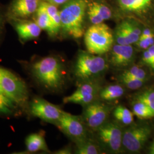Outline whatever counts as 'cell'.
I'll return each instance as SVG.
<instances>
[{"instance_id": "6da1fadb", "label": "cell", "mask_w": 154, "mask_h": 154, "mask_svg": "<svg viewBox=\"0 0 154 154\" xmlns=\"http://www.w3.org/2000/svg\"><path fill=\"white\" fill-rule=\"evenodd\" d=\"M30 70L36 82L51 91H58L65 86L66 72L65 65L54 56L42 58L33 63Z\"/></svg>"}, {"instance_id": "7a4b0ae2", "label": "cell", "mask_w": 154, "mask_h": 154, "mask_svg": "<svg viewBox=\"0 0 154 154\" xmlns=\"http://www.w3.org/2000/svg\"><path fill=\"white\" fill-rule=\"evenodd\" d=\"M90 0H70L60 11L61 30L66 36L81 38L85 34L84 21Z\"/></svg>"}, {"instance_id": "3957f363", "label": "cell", "mask_w": 154, "mask_h": 154, "mask_svg": "<svg viewBox=\"0 0 154 154\" xmlns=\"http://www.w3.org/2000/svg\"><path fill=\"white\" fill-rule=\"evenodd\" d=\"M107 69L105 58L88 52L81 51L77 56L74 67V73L81 82L92 81Z\"/></svg>"}, {"instance_id": "277c9868", "label": "cell", "mask_w": 154, "mask_h": 154, "mask_svg": "<svg viewBox=\"0 0 154 154\" xmlns=\"http://www.w3.org/2000/svg\"><path fill=\"white\" fill-rule=\"evenodd\" d=\"M84 39L88 51L95 55L110 51L114 41L111 30L103 23L91 26L84 34Z\"/></svg>"}, {"instance_id": "5b68a950", "label": "cell", "mask_w": 154, "mask_h": 154, "mask_svg": "<svg viewBox=\"0 0 154 154\" xmlns=\"http://www.w3.org/2000/svg\"><path fill=\"white\" fill-rule=\"evenodd\" d=\"M0 88L2 93L17 105L24 106L28 102L29 93L25 83L9 70L0 67Z\"/></svg>"}, {"instance_id": "8992f818", "label": "cell", "mask_w": 154, "mask_h": 154, "mask_svg": "<svg viewBox=\"0 0 154 154\" xmlns=\"http://www.w3.org/2000/svg\"><path fill=\"white\" fill-rule=\"evenodd\" d=\"M151 134V128L147 125H135L123 131L122 147L127 152L136 153L143 149Z\"/></svg>"}, {"instance_id": "52a82bcc", "label": "cell", "mask_w": 154, "mask_h": 154, "mask_svg": "<svg viewBox=\"0 0 154 154\" xmlns=\"http://www.w3.org/2000/svg\"><path fill=\"white\" fill-rule=\"evenodd\" d=\"M100 143L109 151L119 153L122 148L123 131L116 123H105L97 130Z\"/></svg>"}, {"instance_id": "ba28073f", "label": "cell", "mask_w": 154, "mask_h": 154, "mask_svg": "<svg viewBox=\"0 0 154 154\" xmlns=\"http://www.w3.org/2000/svg\"><path fill=\"white\" fill-rule=\"evenodd\" d=\"M56 125L69 138L76 143L86 138L85 126L79 116L63 111Z\"/></svg>"}, {"instance_id": "9c48e42d", "label": "cell", "mask_w": 154, "mask_h": 154, "mask_svg": "<svg viewBox=\"0 0 154 154\" xmlns=\"http://www.w3.org/2000/svg\"><path fill=\"white\" fill-rule=\"evenodd\" d=\"M30 111L32 116L55 125L63 112L57 106L38 97L30 102Z\"/></svg>"}, {"instance_id": "30bf717a", "label": "cell", "mask_w": 154, "mask_h": 154, "mask_svg": "<svg viewBox=\"0 0 154 154\" xmlns=\"http://www.w3.org/2000/svg\"><path fill=\"white\" fill-rule=\"evenodd\" d=\"M109 112L108 106L95 100L86 106L83 120L90 128L97 130L106 123Z\"/></svg>"}, {"instance_id": "8fae6325", "label": "cell", "mask_w": 154, "mask_h": 154, "mask_svg": "<svg viewBox=\"0 0 154 154\" xmlns=\"http://www.w3.org/2000/svg\"><path fill=\"white\" fill-rule=\"evenodd\" d=\"M99 86L92 81L83 82L77 90L63 99L64 103H75L87 106L95 100L100 92Z\"/></svg>"}, {"instance_id": "7c38bea8", "label": "cell", "mask_w": 154, "mask_h": 154, "mask_svg": "<svg viewBox=\"0 0 154 154\" xmlns=\"http://www.w3.org/2000/svg\"><path fill=\"white\" fill-rule=\"evenodd\" d=\"M119 11L123 14L146 17L154 11V0H116Z\"/></svg>"}, {"instance_id": "4fadbf2b", "label": "cell", "mask_w": 154, "mask_h": 154, "mask_svg": "<svg viewBox=\"0 0 154 154\" xmlns=\"http://www.w3.org/2000/svg\"><path fill=\"white\" fill-rule=\"evenodd\" d=\"M39 0H13L10 6L8 16L11 20H26L37 11Z\"/></svg>"}, {"instance_id": "5bb4252c", "label": "cell", "mask_w": 154, "mask_h": 154, "mask_svg": "<svg viewBox=\"0 0 154 154\" xmlns=\"http://www.w3.org/2000/svg\"><path fill=\"white\" fill-rule=\"evenodd\" d=\"M135 51L131 45L116 44L111 48L110 63L117 68L128 66L134 61Z\"/></svg>"}, {"instance_id": "9a60e30c", "label": "cell", "mask_w": 154, "mask_h": 154, "mask_svg": "<svg viewBox=\"0 0 154 154\" xmlns=\"http://www.w3.org/2000/svg\"><path fill=\"white\" fill-rule=\"evenodd\" d=\"M19 38L22 42L37 38L42 29L35 22L26 20H13Z\"/></svg>"}, {"instance_id": "2e32d148", "label": "cell", "mask_w": 154, "mask_h": 154, "mask_svg": "<svg viewBox=\"0 0 154 154\" xmlns=\"http://www.w3.org/2000/svg\"><path fill=\"white\" fill-rule=\"evenodd\" d=\"M87 14L88 19L93 25L103 23L112 17V11L110 8L98 1L88 3Z\"/></svg>"}, {"instance_id": "e0dca14e", "label": "cell", "mask_w": 154, "mask_h": 154, "mask_svg": "<svg viewBox=\"0 0 154 154\" xmlns=\"http://www.w3.org/2000/svg\"><path fill=\"white\" fill-rule=\"evenodd\" d=\"M34 21L42 30L46 31L50 37H55L58 34L46 11L44 1L40 2L38 8L35 13Z\"/></svg>"}, {"instance_id": "ac0fdd59", "label": "cell", "mask_w": 154, "mask_h": 154, "mask_svg": "<svg viewBox=\"0 0 154 154\" xmlns=\"http://www.w3.org/2000/svg\"><path fill=\"white\" fill-rule=\"evenodd\" d=\"M25 145L27 151L30 152L49 151L44 134L41 132L33 133L28 135L25 140Z\"/></svg>"}, {"instance_id": "d6986e66", "label": "cell", "mask_w": 154, "mask_h": 154, "mask_svg": "<svg viewBox=\"0 0 154 154\" xmlns=\"http://www.w3.org/2000/svg\"><path fill=\"white\" fill-rule=\"evenodd\" d=\"M119 25L126 33L131 44H135L139 40L143 31L137 22L132 19H127L123 21Z\"/></svg>"}, {"instance_id": "ffe728a7", "label": "cell", "mask_w": 154, "mask_h": 154, "mask_svg": "<svg viewBox=\"0 0 154 154\" xmlns=\"http://www.w3.org/2000/svg\"><path fill=\"white\" fill-rule=\"evenodd\" d=\"M125 94V89L119 85H112L106 86L99 92V97L103 100L111 101L119 99Z\"/></svg>"}, {"instance_id": "44dd1931", "label": "cell", "mask_w": 154, "mask_h": 154, "mask_svg": "<svg viewBox=\"0 0 154 154\" xmlns=\"http://www.w3.org/2000/svg\"><path fill=\"white\" fill-rule=\"evenodd\" d=\"M113 116L118 121L125 125H130L134 122V114L123 106H118L114 111Z\"/></svg>"}, {"instance_id": "7402d4cb", "label": "cell", "mask_w": 154, "mask_h": 154, "mask_svg": "<svg viewBox=\"0 0 154 154\" xmlns=\"http://www.w3.org/2000/svg\"><path fill=\"white\" fill-rule=\"evenodd\" d=\"M132 112L134 116L140 119H146L154 116V112L143 102L137 99L132 107Z\"/></svg>"}, {"instance_id": "603a6c76", "label": "cell", "mask_w": 154, "mask_h": 154, "mask_svg": "<svg viewBox=\"0 0 154 154\" xmlns=\"http://www.w3.org/2000/svg\"><path fill=\"white\" fill-rule=\"evenodd\" d=\"M76 153L78 154H98L99 147L86 138L77 142Z\"/></svg>"}, {"instance_id": "cb8c5ba5", "label": "cell", "mask_w": 154, "mask_h": 154, "mask_svg": "<svg viewBox=\"0 0 154 154\" xmlns=\"http://www.w3.org/2000/svg\"><path fill=\"white\" fill-rule=\"evenodd\" d=\"M18 105L5 95L0 93V114L10 116L16 111Z\"/></svg>"}, {"instance_id": "d4e9b609", "label": "cell", "mask_w": 154, "mask_h": 154, "mask_svg": "<svg viewBox=\"0 0 154 154\" xmlns=\"http://www.w3.org/2000/svg\"><path fill=\"white\" fill-rule=\"evenodd\" d=\"M140 49L146 50L154 44V33L150 29L143 30L140 38L135 44Z\"/></svg>"}, {"instance_id": "484cf974", "label": "cell", "mask_w": 154, "mask_h": 154, "mask_svg": "<svg viewBox=\"0 0 154 154\" xmlns=\"http://www.w3.org/2000/svg\"><path fill=\"white\" fill-rule=\"evenodd\" d=\"M46 11L50 17V18L53 23L57 33H60L61 30V18L60 15V11L58 10L57 6L44 2Z\"/></svg>"}, {"instance_id": "4316f807", "label": "cell", "mask_w": 154, "mask_h": 154, "mask_svg": "<svg viewBox=\"0 0 154 154\" xmlns=\"http://www.w3.org/2000/svg\"><path fill=\"white\" fill-rule=\"evenodd\" d=\"M120 81L126 88L131 90H137L140 88L145 82L142 80H140L131 77H129L121 74L119 78Z\"/></svg>"}, {"instance_id": "83f0119b", "label": "cell", "mask_w": 154, "mask_h": 154, "mask_svg": "<svg viewBox=\"0 0 154 154\" xmlns=\"http://www.w3.org/2000/svg\"><path fill=\"white\" fill-rule=\"evenodd\" d=\"M123 75L131 77L143 81H146L147 79V73L142 68L139 66H132L130 69L122 73Z\"/></svg>"}, {"instance_id": "f1b7e54d", "label": "cell", "mask_w": 154, "mask_h": 154, "mask_svg": "<svg viewBox=\"0 0 154 154\" xmlns=\"http://www.w3.org/2000/svg\"><path fill=\"white\" fill-rule=\"evenodd\" d=\"M137 99L147 105L154 112V90H148L139 94Z\"/></svg>"}, {"instance_id": "f546056e", "label": "cell", "mask_w": 154, "mask_h": 154, "mask_svg": "<svg viewBox=\"0 0 154 154\" xmlns=\"http://www.w3.org/2000/svg\"><path fill=\"white\" fill-rule=\"evenodd\" d=\"M114 38L117 44L124 45H131L129 39L127 38L126 33H125L120 25H119L116 28Z\"/></svg>"}, {"instance_id": "4dcf8cb0", "label": "cell", "mask_w": 154, "mask_h": 154, "mask_svg": "<svg viewBox=\"0 0 154 154\" xmlns=\"http://www.w3.org/2000/svg\"><path fill=\"white\" fill-rule=\"evenodd\" d=\"M142 62L144 65L149 67L154 72V62L152 57L149 50H146L142 55Z\"/></svg>"}, {"instance_id": "1f68e13d", "label": "cell", "mask_w": 154, "mask_h": 154, "mask_svg": "<svg viewBox=\"0 0 154 154\" xmlns=\"http://www.w3.org/2000/svg\"><path fill=\"white\" fill-rule=\"evenodd\" d=\"M41 1L53 4L57 6H59L63 5L70 0H41Z\"/></svg>"}, {"instance_id": "d6a6232c", "label": "cell", "mask_w": 154, "mask_h": 154, "mask_svg": "<svg viewBox=\"0 0 154 154\" xmlns=\"http://www.w3.org/2000/svg\"><path fill=\"white\" fill-rule=\"evenodd\" d=\"M72 150L70 147H65L63 149H61L60 150H59L58 151H57L56 152V154H71L72 152Z\"/></svg>"}, {"instance_id": "836d02e7", "label": "cell", "mask_w": 154, "mask_h": 154, "mask_svg": "<svg viewBox=\"0 0 154 154\" xmlns=\"http://www.w3.org/2000/svg\"><path fill=\"white\" fill-rule=\"evenodd\" d=\"M4 28V18L0 11V35L2 33Z\"/></svg>"}, {"instance_id": "e575fe53", "label": "cell", "mask_w": 154, "mask_h": 154, "mask_svg": "<svg viewBox=\"0 0 154 154\" xmlns=\"http://www.w3.org/2000/svg\"><path fill=\"white\" fill-rule=\"evenodd\" d=\"M148 49L149 50V51H150V53L151 54V55L152 57V58L154 60V44L152 45V46H151Z\"/></svg>"}, {"instance_id": "d590c367", "label": "cell", "mask_w": 154, "mask_h": 154, "mask_svg": "<svg viewBox=\"0 0 154 154\" xmlns=\"http://www.w3.org/2000/svg\"><path fill=\"white\" fill-rule=\"evenodd\" d=\"M149 153L151 154H154V141L152 143L150 148H149Z\"/></svg>"}]
</instances>
